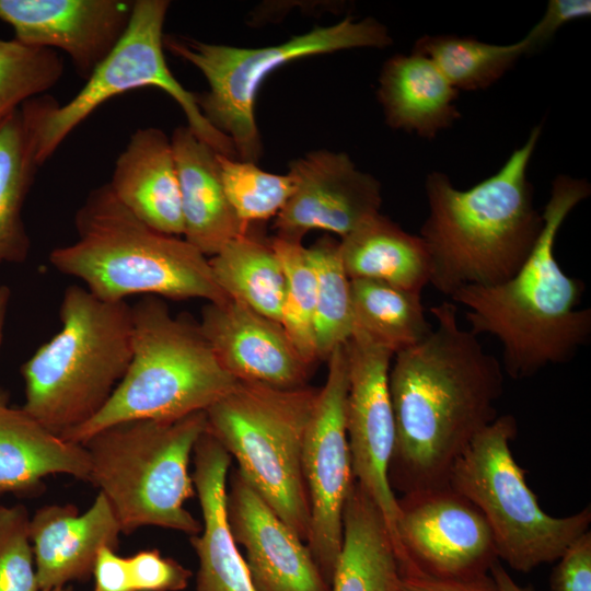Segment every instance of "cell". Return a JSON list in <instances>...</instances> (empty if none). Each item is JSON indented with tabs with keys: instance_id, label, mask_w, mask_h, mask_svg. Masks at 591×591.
Instances as JSON below:
<instances>
[{
	"instance_id": "17",
	"label": "cell",
	"mask_w": 591,
	"mask_h": 591,
	"mask_svg": "<svg viewBox=\"0 0 591 591\" xmlns=\"http://www.w3.org/2000/svg\"><path fill=\"white\" fill-rule=\"evenodd\" d=\"M198 324L221 366L236 381L278 389L306 385L312 367L279 322L228 298L208 302Z\"/></svg>"
},
{
	"instance_id": "30",
	"label": "cell",
	"mask_w": 591,
	"mask_h": 591,
	"mask_svg": "<svg viewBox=\"0 0 591 591\" xmlns=\"http://www.w3.org/2000/svg\"><path fill=\"white\" fill-rule=\"evenodd\" d=\"M306 250L316 280V355L318 360H327L332 351L346 344L354 332L351 280L341 262L339 241L325 235Z\"/></svg>"
},
{
	"instance_id": "15",
	"label": "cell",
	"mask_w": 591,
	"mask_h": 591,
	"mask_svg": "<svg viewBox=\"0 0 591 591\" xmlns=\"http://www.w3.org/2000/svg\"><path fill=\"white\" fill-rule=\"evenodd\" d=\"M294 190L276 216L275 237L302 243L311 230L340 239L380 212L381 186L345 152L316 150L289 163Z\"/></svg>"
},
{
	"instance_id": "10",
	"label": "cell",
	"mask_w": 591,
	"mask_h": 591,
	"mask_svg": "<svg viewBox=\"0 0 591 591\" xmlns=\"http://www.w3.org/2000/svg\"><path fill=\"white\" fill-rule=\"evenodd\" d=\"M393 42L387 28L373 18L346 16L267 47L244 48L164 35V48L195 66L209 90L195 93L204 117L232 141L241 161L256 163L262 140L255 120L256 95L276 69L297 59L354 48H384Z\"/></svg>"
},
{
	"instance_id": "34",
	"label": "cell",
	"mask_w": 591,
	"mask_h": 591,
	"mask_svg": "<svg viewBox=\"0 0 591 591\" xmlns=\"http://www.w3.org/2000/svg\"><path fill=\"white\" fill-rule=\"evenodd\" d=\"M62 73L63 61L56 50L0 38V123L54 88Z\"/></svg>"
},
{
	"instance_id": "19",
	"label": "cell",
	"mask_w": 591,
	"mask_h": 591,
	"mask_svg": "<svg viewBox=\"0 0 591 591\" xmlns=\"http://www.w3.org/2000/svg\"><path fill=\"white\" fill-rule=\"evenodd\" d=\"M120 525L101 491L82 514L73 505H49L30 519L40 591L90 578L100 549L119 545Z\"/></svg>"
},
{
	"instance_id": "35",
	"label": "cell",
	"mask_w": 591,
	"mask_h": 591,
	"mask_svg": "<svg viewBox=\"0 0 591 591\" xmlns=\"http://www.w3.org/2000/svg\"><path fill=\"white\" fill-rule=\"evenodd\" d=\"M0 591H40L24 506H0Z\"/></svg>"
},
{
	"instance_id": "2",
	"label": "cell",
	"mask_w": 591,
	"mask_h": 591,
	"mask_svg": "<svg viewBox=\"0 0 591 591\" xmlns=\"http://www.w3.org/2000/svg\"><path fill=\"white\" fill-rule=\"evenodd\" d=\"M586 179L558 175L542 212L543 228L528 259L495 286H466L450 298L467 309L470 331L502 346V369L513 380L570 361L591 337V310L579 308L584 283L567 275L555 256L569 213L590 196Z\"/></svg>"
},
{
	"instance_id": "16",
	"label": "cell",
	"mask_w": 591,
	"mask_h": 591,
	"mask_svg": "<svg viewBox=\"0 0 591 591\" xmlns=\"http://www.w3.org/2000/svg\"><path fill=\"white\" fill-rule=\"evenodd\" d=\"M132 8L130 0H0V20L26 46L65 51L86 81L126 32Z\"/></svg>"
},
{
	"instance_id": "9",
	"label": "cell",
	"mask_w": 591,
	"mask_h": 591,
	"mask_svg": "<svg viewBox=\"0 0 591 591\" xmlns=\"http://www.w3.org/2000/svg\"><path fill=\"white\" fill-rule=\"evenodd\" d=\"M512 415H499L455 461L449 486L473 502L485 517L498 559L520 572L549 564L589 531L591 508L553 517L538 503L526 483V470L514 460L510 442L517 437Z\"/></svg>"
},
{
	"instance_id": "21",
	"label": "cell",
	"mask_w": 591,
	"mask_h": 591,
	"mask_svg": "<svg viewBox=\"0 0 591 591\" xmlns=\"http://www.w3.org/2000/svg\"><path fill=\"white\" fill-rule=\"evenodd\" d=\"M107 184L140 221L159 232L183 235L177 169L171 138L162 129H137L118 155Z\"/></svg>"
},
{
	"instance_id": "26",
	"label": "cell",
	"mask_w": 591,
	"mask_h": 591,
	"mask_svg": "<svg viewBox=\"0 0 591 591\" xmlns=\"http://www.w3.org/2000/svg\"><path fill=\"white\" fill-rule=\"evenodd\" d=\"M38 167L32 130L18 108L0 123V263H22L30 253L22 210Z\"/></svg>"
},
{
	"instance_id": "31",
	"label": "cell",
	"mask_w": 591,
	"mask_h": 591,
	"mask_svg": "<svg viewBox=\"0 0 591 591\" xmlns=\"http://www.w3.org/2000/svg\"><path fill=\"white\" fill-rule=\"evenodd\" d=\"M398 559L387 532L371 523L345 528L332 591H399Z\"/></svg>"
},
{
	"instance_id": "6",
	"label": "cell",
	"mask_w": 591,
	"mask_h": 591,
	"mask_svg": "<svg viewBox=\"0 0 591 591\" xmlns=\"http://www.w3.org/2000/svg\"><path fill=\"white\" fill-rule=\"evenodd\" d=\"M60 331L24 362L30 416L60 436L94 417L131 359V306L70 286L60 304Z\"/></svg>"
},
{
	"instance_id": "7",
	"label": "cell",
	"mask_w": 591,
	"mask_h": 591,
	"mask_svg": "<svg viewBox=\"0 0 591 591\" xmlns=\"http://www.w3.org/2000/svg\"><path fill=\"white\" fill-rule=\"evenodd\" d=\"M206 428L205 412L136 419L102 429L82 444L90 459L89 482L111 503L121 533L149 525L201 532L184 503L195 496L189 460Z\"/></svg>"
},
{
	"instance_id": "23",
	"label": "cell",
	"mask_w": 591,
	"mask_h": 591,
	"mask_svg": "<svg viewBox=\"0 0 591 591\" xmlns=\"http://www.w3.org/2000/svg\"><path fill=\"white\" fill-rule=\"evenodd\" d=\"M378 100L393 129L432 139L460 118L459 91L426 56L412 51L389 58L379 77Z\"/></svg>"
},
{
	"instance_id": "42",
	"label": "cell",
	"mask_w": 591,
	"mask_h": 591,
	"mask_svg": "<svg viewBox=\"0 0 591 591\" xmlns=\"http://www.w3.org/2000/svg\"><path fill=\"white\" fill-rule=\"evenodd\" d=\"M11 297V291L7 286H0V345L3 337V326L7 315V310L9 305V300Z\"/></svg>"
},
{
	"instance_id": "20",
	"label": "cell",
	"mask_w": 591,
	"mask_h": 591,
	"mask_svg": "<svg viewBox=\"0 0 591 591\" xmlns=\"http://www.w3.org/2000/svg\"><path fill=\"white\" fill-rule=\"evenodd\" d=\"M195 490L202 513L201 534L192 535L198 557L195 591H256L227 514V475L231 455L206 430L194 448Z\"/></svg>"
},
{
	"instance_id": "33",
	"label": "cell",
	"mask_w": 591,
	"mask_h": 591,
	"mask_svg": "<svg viewBox=\"0 0 591 591\" xmlns=\"http://www.w3.org/2000/svg\"><path fill=\"white\" fill-rule=\"evenodd\" d=\"M227 198L246 225L273 218L282 210L294 190L292 177L259 169L256 163L217 153Z\"/></svg>"
},
{
	"instance_id": "41",
	"label": "cell",
	"mask_w": 591,
	"mask_h": 591,
	"mask_svg": "<svg viewBox=\"0 0 591 591\" xmlns=\"http://www.w3.org/2000/svg\"><path fill=\"white\" fill-rule=\"evenodd\" d=\"M489 573L495 580L499 591H534L532 587H521L518 584L500 564L499 559L494 563Z\"/></svg>"
},
{
	"instance_id": "8",
	"label": "cell",
	"mask_w": 591,
	"mask_h": 591,
	"mask_svg": "<svg viewBox=\"0 0 591 591\" xmlns=\"http://www.w3.org/2000/svg\"><path fill=\"white\" fill-rule=\"evenodd\" d=\"M318 390L237 381L205 410L206 430L235 459L237 471L304 542L310 502L302 450Z\"/></svg>"
},
{
	"instance_id": "29",
	"label": "cell",
	"mask_w": 591,
	"mask_h": 591,
	"mask_svg": "<svg viewBox=\"0 0 591 591\" xmlns=\"http://www.w3.org/2000/svg\"><path fill=\"white\" fill-rule=\"evenodd\" d=\"M412 51L428 57L457 91L490 86L521 56L529 54L523 39L496 45L455 35H425L416 40Z\"/></svg>"
},
{
	"instance_id": "36",
	"label": "cell",
	"mask_w": 591,
	"mask_h": 591,
	"mask_svg": "<svg viewBox=\"0 0 591 591\" xmlns=\"http://www.w3.org/2000/svg\"><path fill=\"white\" fill-rule=\"evenodd\" d=\"M127 558L135 591H181L193 577L189 569L158 549H144Z\"/></svg>"
},
{
	"instance_id": "24",
	"label": "cell",
	"mask_w": 591,
	"mask_h": 591,
	"mask_svg": "<svg viewBox=\"0 0 591 591\" xmlns=\"http://www.w3.org/2000/svg\"><path fill=\"white\" fill-rule=\"evenodd\" d=\"M50 474L89 482L85 448L51 432L22 408L0 401V493L38 491L42 479Z\"/></svg>"
},
{
	"instance_id": "40",
	"label": "cell",
	"mask_w": 591,
	"mask_h": 591,
	"mask_svg": "<svg viewBox=\"0 0 591 591\" xmlns=\"http://www.w3.org/2000/svg\"><path fill=\"white\" fill-rule=\"evenodd\" d=\"M94 591H135L128 558L104 546L100 549L92 571Z\"/></svg>"
},
{
	"instance_id": "25",
	"label": "cell",
	"mask_w": 591,
	"mask_h": 591,
	"mask_svg": "<svg viewBox=\"0 0 591 591\" xmlns=\"http://www.w3.org/2000/svg\"><path fill=\"white\" fill-rule=\"evenodd\" d=\"M339 253L350 280H376L417 292L430 283L431 259L424 240L380 212L340 239Z\"/></svg>"
},
{
	"instance_id": "28",
	"label": "cell",
	"mask_w": 591,
	"mask_h": 591,
	"mask_svg": "<svg viewBox=\"0 0 591 591\" xmlns=\"http://www.w3.org/2000/svg\"><path fill=\"white\" fill-rule=\"evenodd\" d=\"M355 327L394 355L424 340L433 326L428 322L421 292L382 281L351 280Z\"/></svg>"
},
{
	"instance_id": "1",
	"label": "cell",
	"mask_w": 591,
	"mask_h": 591,
	"mask_svg": "<svg viewBox=\"0 0 591 591\" xmlns=\"http://www.w3.org/2000/svg\"><path fill=\"white\" fill-rule=\"evenodd\" d=\"M437 324L417 345L393 357L389 389L395 443L391 487L405 494L449 485L452 466L499 415L505 372L470 329L457 308L430 309Z\"/></svg>"
},
{
	"instance_id": "43",
	"label": "cell",
	"mask_w": 591,
	"mask_h": 591,
	"mask_svg": "<svg viewBox=\"0 0 591 591\" xmlns=\"http://www.w3.org/2000/svg\"><path fill=\"white\" fill-rule=\"evenodd\" d=\"M43 591H74L71 587H61V588H55L51 590H43Z\"/></svg>"
},
{
	"instance_id": "4",
	"label": "cell",
	"mask_w": 591,
	"mask_h": 591,
	"mask_svg": "<svg viewBox=\"0 0 591 591\" xmlns=\"http://www.w3.org/2000/svg\"><path fill=\"white\" fill-rule=\"evenodd\" d=\"M78 239L54 248L50 264L82 280L104 301L134 294L222 302L209 258L184 239L159 232L134 216L108 184L92 189L74 215Z\"/></svg>"
},
{
	"instance_id": "37",
	"label": "cell",
	"mask_w": 591,
	"mask_h": 591,
	"mask_svg": "<svg viewBox=\"0 0 591 591\" xmlns=\"http://www.w3.org/2000/svg\"><path fill=\"white\" fill-rule=\"evenodd\" d=\"M551 591H591V532L578 537L558 558L549 578Z\"/></svg>"
},
{
	"instance_id": "14",
	"label": "cell",
	"mask_w": 591,
	"mask_h": 591,
	"mask_svg": "<svg viewBox=\"0 0 591 591\" xmlns=\"http://www.w3.org/2000/svg\"><path fill=\"white\" fill-rule=\"evenodd\" d=\"M396 535L403 567L439 578L488 573L498 560L490 528L478 508L449 485L397 499Z\"/></svg>"
},
{
	"instance_id": "22",
	"label": "cell",
	"mask_w": 591,
	"mask_h": 591,
	"mask_svg": "<svg viewBox=\"0 0 591 591\" xmlns=\"http://www.w3.org/2000/svg\"><path fill=\"white\" fill-rule=\"evenodd\" d=\"M181 195L184 240L212 257L228 243L246 234L244 224L224 193L217 152L187 126L171 136Z\"/></svg>"
},
{
	"instance_id": "39",
	"label": "cell",
	"mask_w": 591,
	"mask_h": 591,
	"mask_svg": "<svg viewBox=\"0 0 591 591\" xmlns=\"http://www.w3.org/2000/svg\"><path fill=\"white\" fill-rule=\"evenodd\" d=\"M399 591H499L490 573L466 579L439 578L412 564L399 567Z\"/></svg>"
},
{
	"instance_id": "32",
	"label": "cell",
	"mask_w": 591,
	"mask_h": 591,
	"mask_svg": "<svg viewBox=\"0 0 591 591\" xmlns=\"http://www.w3.org/2000/svg\"><path fill=\"white\" fill-rule=\"evenodd\" d=\"M269 243L286 278L280 324L302 358L313 367L318 360L314 336L316 280L308 250L302 243L275 236Z\"/></svg>"
},
{
	"instance_id": "13",
	"label": "cell",
	"mask_w": 591,
	"mask_h": 591,
	"mask_svg": "<svg viewBox=\"0 0 591 591\" xmlns=\"http://www.w3.org/2000/svg\"><path fill=\"white\" fill-rule=\"evenodd\" d=\"M345 346L349 381L346 430L352 474L381 511L402 563L404 555L396 535L398 503L389 479L395 443L389 389L394 354L357 328Z\"/></svg>"
},
{
	"instance_id": "18",
	"label": "cell",
	"mask_w": 591,
	"mask_h": 591,
	"mask_svg": "<svg viewBox=\"0 0 591 591\" xmlns=\"http://www.w3.org/2000/svg\"><path fill=\"white\" fill-rule=\"evenodd\" d=\"M232 537L256 591H332L302 541L235 470L227 491Z\"/></svg>"
},
{
	"instance_id": "11",
	"label": "cell",
	"mask_w": 591,
	"mask_h": 591,
	"mask_svg": "<svg viewBox=\"0 0 591 591\" xmlns=\"http://www.w3.org/2000/svg\"><path fill=\"white\" fill-rule=\"evenodd\" d=\"M169 8L167 0L134 1L126 32L73 99L60 105L53 96L43 94L21 105L33 132L39 166L99 106L144 86L167 93L183 109L187 127L199 140L217 153L237 159L230 138L211 126L197 105L196 94L186 90L169 69L163 34Z\"/></svg>"
},
{
	"instance_id": "12",
	"label": "cell",
	"mask_w": 591,
	"mask_h": 591,
	"mask_svg": "<svg viewBox=\"0 0 591 591\" xmlns=\"http://www.w3.org/2000/svg\"><path fill=\"white\" fill-rule=\"evenodd\" d=\"M308 425L302 472L310 502L306 545L332 586L343 544V512L354 484L346 430L348 358L345 344L332 351Z\"/></svg>"
},
{
	"instance_id": "38",
	"label": "cell",
	"mask_w": 591,
	"mask_h": 591,
	"mask_svg": "<svg viewBox=\"0 0 591 591\" xmlns=\"http://www.w3.org/2000/svg\"><path fill=\"white\" fill-rule=\"evenodd\" d=\"M590 14L591 1L589 0L548 1L541 20L522 38L528 46L529 54L543 47L566 23Z\"/></svg>"
},
{
	"instance_id": "3",
	"label": "cell",
	"mask_w": 591,
	"mask_h": 591,
	"mask_svg": "<svg viewBox=\"0 0 591 591\" xmlns=\"http://www.w3.org/2000/svg\"><path fill=\"white\" fill-rule=\"evenodd\" d=\"M541 132V126L532 128L494 175L471 188L454 187L442 172L428 174V216L419 236L431 259L429 285L442 294L505 282L530 256L543 228L528 178Z\"/></svg>"
},
{
	"instance_id": "5",
	"label": "cell",
	"mask_w": 591,
	"mask_h": 591,
	"mask_svg": "<svg viewBox=\"0 0 591 591\" xmlns=\"http://www.w3.org/2000/svg\"><path fill=\"white\" fill-rule=\"evenodd\" d=\"M237 381L221 366L199 324L173 316L155 296L131 306V359L103 408L60 437L83 444L94 433L136 419H176L205 412Z\"/></svg>"
},
{
	"instance_id": "27",
	"label": "cell",
	"mask_w": 591,
	"mask_h": 591,
	"mask_svg": "<svg viewBox=\"0 0 591 591\" xmlns=\"http://www.w3.org/2000/svg\"><path fill=\"white\" fill-rule=\"evenodd\" d=\"M209 264L229 298L280 323L286 278L269 241L248 231L209 257Z\"/></svg>"
}]
</instances>
